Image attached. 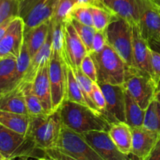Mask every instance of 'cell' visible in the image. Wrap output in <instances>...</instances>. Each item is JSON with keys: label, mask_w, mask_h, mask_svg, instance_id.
Returning a JSON list of instances; mask_svg holds the SVG:
<instances>
[{"label": "cell", "mask_w": 160, "mask_h": 160, "mask_svg": "<svg viewBox=\"0 0 160 160\" xmlns=\"http://www.w3.org/2000/svg\"><path fill=\"white\" fill-rule=\"evenodd\" d=\"M48 64L49 61L38 70L32 81L33 90L40 100L45 113L53 112Z\"/></svg>", "instance_id": "16"}, {"label": "cell", "mask_w": 160, "mask_h": 160, "mask_svg": "<svg viewBox=\"0 0 160 160\" xmlns=\"http://www.w3.org/2000/svg\"><path fill=\"white\" fill-rule=\"evenodd\" d=\"M91 55L96 66L98 83L123 85L128 67L109 44L101 52Z\"/></svg>", "instance_id": "3"}, {"label": "cell", "mask_w": 160, "mask_h": 160, "mask_svg": "<svg viewBox=\"0 0 160 160\" xmlns=\"http://www.w3.org/2000/svg\"><path fill=\"white\" fill-rule=\"evenodd\" d=\"M20 0H0V24L10 18L19 17Z\"/></svg>", "instance_id": "34"}, {"label": "cell", "mask_w": 160, "mask_h": 160, "mask_svg": "<svg viewBox=\"0 0 160 160\" xmlns=\"http://www.w3.org/2000/svg\"><path fill=\"white\" fill-rule=\"evenodd\" d=\"M14 18H15V17H14ZM14 18L9 19V20H6V21H4L3 23H2L1 24H0V40H1V39L2 38L3 36L5 35V34H6V31H7L8 28H9V25H10L11 22H12V20H13Z\"/></svg>", "instance_id": "42"}, {"label": "cell", "mask_w": 160, "mask_h": 160, "mask_svg": "<svg viewBox=\"0 0 160 160\" xmlns=\"http://www.w3.org/2000/svg\"><path fill=\"white\" fill-rule=\"evenodd\" d=\"M153 1H154L158 5V6H160V0H153Z\"/></svg>", "instance_id": "47"}, {"label": "cell", "mask_w": 160, "mask_h": 160, "mask_svg": "<svg viewBox=\"0 0 160 160\" xmlns=\"http://www.w3.org/2000/svg\"><path fill=\"white\" fill-rule=\"evenodd\" d=\"M158 41H159V42H160V38H159V40H158Z\"/></svg>", "instance_id": "51"}, {"label": "cell", "mask_w": 160, "mask_h": 160, "mask_svg": "<svg viewBox=\"0 0 160 160\" xmlns=\"http://www.w3.org/2000/svg\"><path fill=\"white\" fill-rule=\"evenodd\" d=\"M62 124L83 134L91 131H109L110 123L103 114H98L88 106L65 100L59 108Z\"/></svg>", "instance_id": "1"}, {"label": "cell", "mask_w": 160, "mask_h": 160, "mask_svg": "<svg viewBox=\"0 0 160 160\" xmlns=\"http://www.w3.org/2000/svg\"><path fill=\"white\" fill-rule=\"evenodd\" d=\"M66 100L88 106L81 88L77 78L74 69L67 62V97Z\"/></svg>", "instance_id": "25"}, {"label": "cell", "mask_w": 160, "mask_h": 160, "mask_svg": "<svg viewBox=\"0 0 160 160\" xmlns=\"http://www.w3.org/2000/svg\"><path fill=\"white\" fill-rule=\"evenodd\" d=\"M149 160H160V137L150 156Z\"/></svg>", "instance_id": "43"}, {"label": "cell", "mask_w": 160, "mask_h": 160, "mask_svg": "<svg viewBox=\"0 0 160 160\" xmlns=\"http://www.w3.org/2000/svg\"><path fill=\"white\" fill-rule=\"evenodd\" d=\"M143 127L148 131L160 133V118L157 110V102L155 99L145 109Z\"/></svg>", "instance_id": "30"}, {"label": "cell", "mask_w": 160, "mask_h": 160, "mask_svg": "<svg viewBox=\"0 0 160 160\" xmlns=\"http://www.w3.org/2000/svg\"><path fill=\"white\" fill-rule=\"evenodd\" d=\"M20 84L17 77V58L7 56L0 59V96Z\"/></svg>", "instance_id": "20"}, {"label": "cell", "mask_w": 160, "mask_h": 160, "mask_svg": "<svg viewBox=\"0 0 160 160\" xmlns=\"http://www.w3.org/2000/svg\"><path fill=\"white\" fill-rule=\"evenodd\" d=\"M0 110L30 116L20 84L0 96Z\"/></svg>", "instance_id": "22"}, {"label": "cell", "mask_w": 160, "mask_h": 160, "mask_svg": "<svg viewBox=\"0 0 160 160\" xmlns=\"http://www.w3.org/2000/svg\"><path fill=\"white\" fill-rule=\"evenodd\" d=\"M79 67L81 70V71L86 76L88 77L92 81H95V82H98V74H97L96 66H95V61H94L91 53H88L84 56Z\"/></svg>", "instance_id": "36"}, {"label": "cell", "mask_w": 160, "mask_h": 160, "mask_svg": "<svg viewBox=\"0 0 160 160\" xmlns=\"http://www.w3.org/2000/svg\"><path fill=\"white\" fill-rule=\"evenodd\" d=\"M155 100L160 103V90H157V92H156V95H155Z\"/></svg>", "instance_id": "45"}, {"label": "cell", "mask_w": 160, "mask_h": 160, "mask_svg": "<svg viewBox=\"0 0 160 160\" xmlns=\"http://www.w3.org/2000/svg\"><path fill=\"white\" fill-rule=\"evenodd\" d=\"M109 136L119 151L129 156L132 150V129L126 122H117L110 125Z\"/></svg>", "instance_id": "19"}, {"label": "cell", "mask_w": 160, "mask_h": 160, "mask_svg": "<svg viewBox=\"0 0 160 160\" xmlns=\"http://www.w3.org/2000/svg\"><path fill=\"white\" fill-rule=\"evenodd\" d=\"M24 38V22L20 17L12 20L7 31L0 40V59L13 56L18 58Z\"/></svg>", "instance_id": "11"}, {"label": "cell", "mask_w": 160, "mask_h": 160, "mask_svg": "<svg viewBox=\"0 0 160 160\" xmlns=\"http://www.w3.org/2000/svg\"><path fill=\"white\" fill-rule=\"evenodd\" d=\"M56 146L73 160H102L88 145L82 134L62 124Z\"/></svg>", "instance_id": "6"}, {"label": "cell", "mask_w": 160, "mask_h": 160, "mask_svg": "<svg viewBox=\"0 0 160 160\" xmlns=\"http://www.w3.org/2000/svg\"><path fill=\"white\" fill-rule=\"evenodd\" d=\"M107 42L130 68H136L133 53L132 26L115 16L106 30ZM137 69V68H136Z\"/></svg>", "instance_id": "4"}, {"label": "cell", "mask_w": 160, "mask_h": 160, "mask_svg": "<svg viewBox=\"0 0 160 160\" xmlns=\"http://www.w3.org/2000/svg\"><path fill=\"white\" fill-rule=\"evenodd\" d=\"M62 124L59 109L51 113L30 116L27 135L32 139L36 146L46 149L56 145Z\"/></svg>", "instance_id": "2"}, {"label": "cell", "mask_w": 160, "mask_h": 160, "mask_svg": "<svg viewBox=\"0 0 160 160\" xmlns=\"http://www.w3.org/2000/svg\"><path fill=\"white\" fill-rule=\"evenodd\" d=\"M81 134L102 160L129 159V156H125L119 151L108 131H91Z\"/></svg>", "instance_id": "10"}, {"label": "cell", "mask_w": 160, "mask_h": 160, "mask_svg": "<svg viewBox=\"0 0 160 160\" xmlns=\"http://www.w3.org/2000/svg\"><path fill=\"white\" fill-rule=\"evenodd\" d=\"M103 6L100 0H76L74 6Z\"/></svg>", "instance_id": "41"}, {"label": "cell", "mask_w": 160, "mask_h": 160, "mask_svg": "<svg viewBox=\"0 0 160 160\" xmlns=\"http://www.w3.org/2000/svg\"><path fill=\"white\" fill-rule=\"evenodd\" d=\"M138 8V27L147 41L159 40L160 10L153 0H136Z\"/></svg>", "instance_id": "8"}, {"label": "cell", "mask_w": 160, "mask_h": 160, "mask_svg": "<svg viewBox=\"0 0 160 160\" xmlns=\"http://www.w3.org/2000/svg\"><path fill=\"white\" fill-rule=\"evenodd\" d=\"M92 98H93L94 103L96 106L97 109H98L102 114L104 113L106 108V101L105 98L104 93L102 90L101 87L99 86L98 82L93 83V88H92Z\"/></svg>", "instance_id": "37"}, {"label": "cell", "mask_w": 160, "mask_h": 160, "mask_svg": "<svg viewBox=\"0 0 160 160\" xmlns=\"http://www.w3.org/2000/svg\"><path fill=\"white\" fill-rule=\"evenodd\" d=\"M123 87L144 110L155 99L158 84L147 73L128 67Z\"/></svg>", "instance_id": "5"}, {"label": "cell", "mask_w": 160, "mask_h": 160, "mask_svg": "<svg viewBox=\"0 0 160 160\" xmlns=\"http://www.w3.org/2000/svg\"><path fill=\"white\" fill-rule=\"evenodd\" d=\"M151 55L152 67L154 80L158 84L160 81V53L151 48Z\"/></svg>", "instance_id": "40"}, {"label": "cell", "mask_w": 160, "mask_h": 160, "mask_svg": "<svg viewBox=\"0 0 160 160\" xmlns=\"http://www.w3.org/2000/svg\"><path fill=\"white\" fill-rule=\"evenodd\" d=\"M20 86L23 92L30 116H36L45 113L40 100L33 90L32 81H23L20 83Z\"/></svg>", "instance_id": "27"}, {"label": "cell", "mask_w": 160, "mask_h": 160, "mask_svg": "<svg viewBox=\"0 0 160 160\" xmlns=\"http://www.w3.org/2000/svg\"><path fill=\"white\" fill-rule=\"evenodd\" d=\"M0 160H6V159L4 158V156H3L1 153H0Z\"/></svg>", "instance_id": "48"}, {"label": "cell", "mask_w": 160, "mask_h": 160, "mask_svg": "<svg viewBox=\"0 0 160 160\" xmlns=\"http://www.w3.org/2000/svg\"><path fill=\"white\" fill-rule=\"evenodd\" d=\"M106 101L104 117L110 124L117 122H126L125 117V95L123 85L98 83Z\"/></svg>", "instance_id": "9"}, {"label": "cell", "mask_w": 160, "mask_h": 160, "mask_svg": "<svg viewBox=\"0 0 160 160\" xmlns=\"http://www.w3.org/2000/svg\"><path fill=\"white\" fill-rule=\"evenodd\" d=\"M158 90H160V81L158 83Z\"/></svg>", "instance_id": "49"}, {"label": "cell", "mask_w": 160, "mask_h": 160, "mask_svg": "<svg viewBox=\"0 0 160 160\" xmlns=\"http://www.w3.org/2000/svg\"><path fill=\"white\" fill-rule=\"evenodd\" d=\"M104 7L130 24L138 25V8L136 0H100Z\"/></svg>", "instance_id": "18"}, {"label": "cell", "mask_w": 160, "mask_h": 160, "mask_svg": "<svg viewBox=\"0 0 160 160\" xmlns=\"http://www.w3.org/2000/svg\"><path fill=\"white\" fill-rule=\"evenodd\" d=\"M52 53V23L51 20L48 37L40 49L31 58L29 70L25 78H23V81H32L38 70L50 60Z\"/></svg>", "instance_id": "21"}, {"label": "cell", "mask_w": 160, "mask_h": 160, "mask_svg": "<svg viewBox=\"0 0 160 160\" xmlns=\"http://www.w3.org/2000/svg\"><path fill=\"white\" fill-rule=\"evenodd\" d=\"M133 53L136 68L154 79L152 67L151 47L148 41L142 36L138 25H132Z\"/></svg>", "instance_id": "15"}, {"label": "cell", "mask_w": 160, "mask_h": 160, "mask_svg": "<svg viewBox=\"0 0 160 160\" xmlns=\"http://www.w3.org/2000/svg\"><path fill=\"white\" fill-rule=\"evenodd\" d=\"M53 111L58 110L67 97V62L62 53L52 48L48 64Z\"/></svg>", "instance_id": "7"}, {"label": "cell", "mask_w": 160, "mask_h": 160, "mask_svg": "<svg viewBox=\"0 0 160 160\" xmlns=\"http://www.w3.org/2000/svg\"><path fill=\"white\" fill-rule=\"evenodd\" d=\"M75 2L76 0H59L52 20L56 23H65L70 20Z\"/></svg>", "instance_id": "32"}, {"label": "cell", "mask_w": 160, "mask_h": 160, "mask_svg": "<svg viewBox=\"0 0 160 160\" xmlns=\"http://www.w3.org/2000/svg\"><path fill=\"white\" fill-rule=\"evenodd\" d=\"M72 24L73 25L74 28L76 29L77 32L79 34L80 38H81L82 42H84V45L86 46L88 53L92 52V42H93L94 36H95L96 30L94 27L88 26V25L81 23V22L74 20V19H70Z\"/></svg>", "instance_id": "31"}, {"label": "cell", "mask_w": 160, "mask_h": 160, "mask_svg": "<svg viewBox=\"0 0 160 160\" xmlns=\"http://www.w3.org/2000/svg\"><path fill=\"white\" fill-rule=\"evenodd\" d=\"M131 129L133 138L131 155L141 160L149 159L159 140L160 133L148 131L143 126L131 128Z\"/></svg>", "instance_id": "14"}, {"label": "cell", "mask_w": 160, "mask_h": 160, "mask_svg": "<svg viewBox=\"0 0 160 160\" xmlns=\"http://www.w3.org/2000/svg\"><path fill=\"white\" fill-rule=\"evenodd\" d=\"M156 5H157V4H156ZM157 6H158V5H157ZM159 10H160V6H159Z\"/></svg>", "instance_id": "50"}, {"label": "cell", "mask_w": 160, "mask_h": 160, "mask_svg": "<svg viewBox=\"0 0 160 160\" xmlns=\"http://www.w3.org/2000/svg\"><path fill=\"white\" fill-rule=\"evenodd\" d=\"M46 154L48 156V159H53V160H73L71 157L66 154L62 149L59 148L58 146L55 145V146L51 147L45 149Z\"/></svg>", "instance_id": "39"}, {"label": "cell", "mask_w": 160, "mask_h": 160, "mask_svg": "<svg viewBox=\"0 0 160 160\" xmlns=\"http://www.w3.org/2000/svg\"><path fill=\"white\" fill-rule=\"evenodd\" d=\"M59 0H38L19 17L24 22V30L50 21L56 12Z\"/></svg>", "instance_id": "13"}, {"label": "cell", "mask_w": 160, "mask_h": 160, "mask_svg": "<svg viewBox=\"0 0 160 160\" xmlns=\"http://www.w3.org/2000/svg\"><path fill=\"white\" fill-rule=\"evenodd\" d=\"M73 69H74L77 78H78V82H79L80 86H81V90H82V92L83 94H84V98H85V100L86 102H87L88 107L91 108L92 110L95 111L97 113L102 114L101 112L98 111V109H97L96 106H95V104L94 103L93 98H92V88H93V83L95 82V81H92L88 77L86 76V75L81 71L80 67Z\"/></svg>", "instance_id": "29"}, {"label": "cell", "mask_w": 160, "mask_h": 160, "mask_svg": "<svg viewBox=\"0 0 160 160\" xmlns=\"http://www.w3.org/2000/svg\"><path fill=\"white\" fill-rule=\"evenodd\" d=\"M0 124L27 135L30 124V116L0 110Z\"/></svg>", "instance_id": "24"}, {"label": "cell", "mask_w": 160, "mask_h": 160, "mask_svg": "<svg viewBox=\"0 0 160 160\" xmlns=\"http://www.w3.org/2000/svg\"><path fill=\"white\" fill-rule=\"evenodd\" d=\"M125 95V117L126 123L131 128L143 126L145 110L142 109L137 102L124 89Z\"/></svg>", "instance_id": "26"}, {"label": "cell", "mask_w": 160, "mask_h": 160, "mask_svg": "<svg viewBox=\"0 0 160 160\" xmlns=\"http://www.w3.org/2000/svg\"><path fill=\"white\" fill-rule=\"evenodd\" d=\"M51 20L42 24L24 30V43L26 44L31 58L40 49L48 37Z\"/></svg>", "instance_id": "23"}, {"label": "cell", "mask_w": 160, "mask_h": 160, "mask_svg": "<svg viewBox=\"0 0 160 160\" xmlns=\"http://www.w3.org/2000/svg\"><path fill=\"white\" fill-rule=\"evenodd\" d=\"M31 56L28 49L26 44L23 40V46L20 51V56L17 59V80L20 83L23 81V78L26 76L30 65H31Z\"/></svg>", "instance_id": "33"}, {"label": "cell", "mask_w": 160, "mask_h": 160, "mask_svg": "<svg viewBox=\"0 0 160 160\" xmlns=\"http://www.w3.org/2000/svg\"><path fill=\"white\" fill-rule=\"evenodd\" d=\"M64 59L73 68H78L88 52L70 20L64 23Z\"/></svg>", "instance_id": "12"}, {"label": "cell", "mask_w": 160, "mask_h": 160, "mask_svg": "<svg viewBox=\"0 0 160 160\" xmlns=\"http://www.w3.org/2000/svg\"><path fill=\"white\" fill-rule=\"evenodd\" d=\"M71 18L81 22V23L94 27L93 18L89 6H74L70 14V19Z\"/></svg>", "instance_id": "35"}, {"label": "cell", "mask_w": 160, "mask_h": 160, "mask_svg": "<svg viewBox=\"0 0 160 160\" xmlns=\"http://www.w3.org/2000/svg\"><path fill=\"white\" fill-rule=\"evenodd\" d=\"M157 102V110H158V112H159V116L160 118V103L158 102Z\"/></svg>", "instance_id": "46"}, {"label": "cell", "mask_w": 160, "mask_h": 160, "mask_svg": "<svg viewBox=\"0 0 160 160\" xmlns=\"http://www.w3.org/2000/svg\"><path fill=\"white\" fill-rule=\"evenodd\" d=\"M107 44L106 31H96L95 36H94L93 42H92V52H99L105 48Z\"/></svg>", "instance_id": "38"}, {"label": "cell", "mask_w": 160, "mask_h": 160, "mask_svg": "<svg viewBox=\"0 0 160 160\" xmlns=\"http://www.w3.org/2000/svg\"><path fill=\"white\" fill-rule=\"evenodd\" d=\"M93 18L94 28L96 31H106L115 17V14L103 6H89Z\"/></svg>", "instance_id": "28"}, {"label": "cell", "mask_w": 160, "mask_h": 160, "mask_svg": "<svg viewBox=\"0 0 160 160\" xmlns=\"http://www.w3.org/2000/svg\"><path fill=\"white\" fill-rule=\"evenodd\" d=\"M150 47L155 51L160 53V42L157 40H151L148 42Z\"/></svg>", "instance_id": "44"}, {"label": "cell", "mask_w": 160, "mask_h": 160, "mask_svg": "<svg viewBox=\"0 0 160 160\" xmlns=\"http://www.w3.org/2000/svg\"><path fill=\"white\" fill-rule=\"evenodd\" d=\"M27 140V135L0 124V153L6 159H16Z\"/></svg>", "instance_id": "17"}]
</instances>
